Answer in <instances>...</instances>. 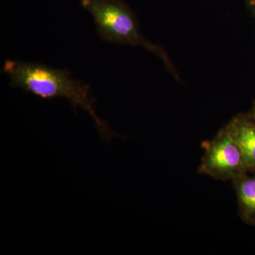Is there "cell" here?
Returning <instances> with one entry per match:
<instances>
[{"instance_id": "1", "label": "cell", "mask_w": 255, "mask_h": 255, "mask_svg": "<svg viewBox=\"0 0 255 255\" xmlns=\"http://www.w3.org/2000/svg\"><path fill=\"white\" fill-rule=\"evenodd\" d=\"M3 69L14 87L45 100L65 99L75 111L83 109L93 119L96 128L104 141H110L116 136L108 124L96 112L95 99L92 96L89 85L74 78L67 70L43 64L14 60L6 61Z\"/></svg>"}, {"instance_id": "2", "label": "cell", "mask_w": 255, "mask_h": 255, "mask_svg": "<svg viewBox=\"0 0 255 255\" xmlns=\"http://www.w3.org/2000/svg\"><path fill=\"white\" fill-rule=\"evenodd\" d=\"M82 7L91 14L100 36L116 44L140 46L162 60L166 68L179 80V75L162 46L146 39L135 15L122 0H81Z\"/></svg>"}, {"instance_id": "3", "label": "cell", "mask_w": 255, "mask_h": 255, "mask_svg": "<svg viewBox=\"0 0 255 255\" xmlns=\"http://www.w3.org/2000/svg\"><path fill=\"white\" fill-rule=\"evenodd\" d=\"M204 155L198 172L219 180H233L249 172L244 155L225 128L203 143Z\"/></svg>"}, {"instance_id": "4", "label": "cell", "mask_w": 255, "mask_h": 255, "mask_svg": "<svg viewBox=\"0 0 255 255\" xmlns=\"http://www.w3.org/2000/svg\"><path fill=\"white\" fill-rule=\"evenodd\" d=\"M244 155L249 172H255V121L248 114H241L225 127Z\"/></svg>"}, {"instance_id": "5", "label": "cell", "mask_w": 255, "mask_h": 255, "mask_svg": "<svg viewBox=\"0 0 255 255\" xmlns=\"http://www.w3.org/2000/svg\"><path fill=\"white\" fill-rule=\"evenodd\" d=\"M233 183L240 217L248 224L255 225V172L241 174Z\"/></svg>"}, {"instance_id": "6", "label": "cell", "mask_w": 255, "mask_h": 255, "mask_svg": "<svg viewBox=\"0 0 255 255\" xmlns=\"http://www.w3.org/2000/svg\"><path fill=\"white\" fill-rule=\"evenodd\" d=\"M248 114L253 120L255 121V104L254 106H253V109H252L251 112H250V113Z\"/></svg>"}, {"instance_id": "7", "label": "cell", "mask_w": 255, "mask_h": 255, "mask_svg": "<svg viewBox=\"0 0 255 255\" xmlns=\"http://www.w3.org/2000/svg\"><path fill=\"white\" fill-rule=\"evenodd\" d=\"M250 6H251V9L255 15V0H251L250 1Z\"/></svg>"}]
</instances>
